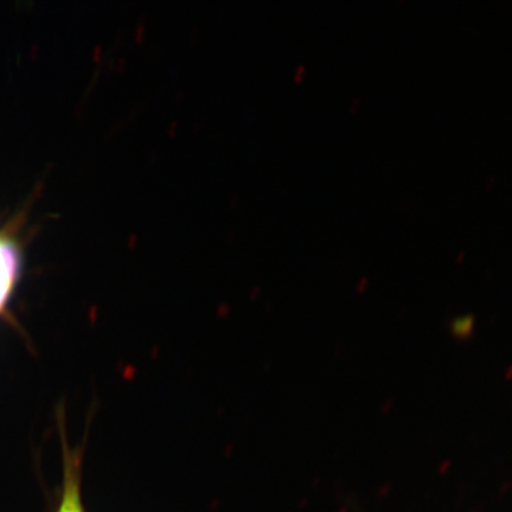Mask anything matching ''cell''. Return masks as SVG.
I'll return each mask as SVG.
<instances>
[{"instance_id": "obj_1", "label": "cell", "mask_w": 512, "mask_h": 512, "mask_svg": "<svg viewBox=\"0 0 512 512\" xmlns=\"http://www.w3.org/2000/svg\"><path fill=\"white\" fill-rule=\"evenodd\" d=\"M63 451V492L59 511L85 512L81 499V453L69 447L64 425H60Z\"/></svg>"}, {"instance_id": "obj_3", "label": "cell", "mask_w": 512, "mask_h": 512, "mask_svg": "<svg viewBox=\"0 0 512 512\" xmlns=\"http://www.w3.org/2000/svg\"><path fill=\"white\" fill-rule=\"evenodd\" d=\"M473 329H475V319L472 316L459 317L451 324L453 335L460 339L470 337Z\"/></svg>"}, {"instance_id": "obj_2", "label": "cell", "mask_w": 512, "mask_h": 512, "mask_svg": "<svg viewBox=\"0 0 512 512\" xmlns=\"http://www.w3.org/2000/svg\"><path fill=\"white\" fill-rule=\"evenodd\" d=\"M18 248L8 238L0 236V313L8 304L12 290L18 280L19 262Z\"/></svg>"}]
</instances>
